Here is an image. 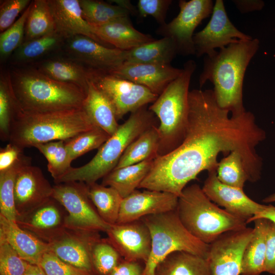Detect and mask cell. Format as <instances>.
Segmentation results:
<instances>
[{
  "mask_svg": "<svg viewBox=\"0 0 275 275\" xmlns=\"http://www.w3.org/2000/svg\"><path fill=\"white\" fill-rule=\"evenodd\" d=\"M62 206L51 198L26 216L17 220L22 229L41 240L48 242L65 228V217Z\"/></svg>",
  "mask_w": 275,
  "mask_h": 275,
  "instance_id": "7402d4cb",
  "label": "cell"
},
{
  "mask_svg": "<svg viewBox=\"0 0 275 275\" xmlns=\"http://www.w3.org/2000/svg\"><path fill=\"white\" fill-rule=\"evenodd\" d=\"M253 38L238 30L229 19L222 0H216L211 17L205 27L194 34L193 41L195 55L210 56L230 44Z\"/></svg>",
  "mask_w": 275,
  "mask_h": 275,
  "instance_id": "7c38bea8",
  "label": "cell"
},
{
  "mask_svg": "<svg viewBox=\"0 0 275 275\" xmlns=\"http://www.w3.org/2000/svg\"><path fill=\"white\" fill-rule=\"evenodd\" d=\"M157 127H150L133 141L125 149L115 169L156 158L159 142Z\"/></svg>",
  "mask_w": 275,
  "mask_h": 275,
  "instance_id": "4dcf8cb0",
  "label": "cell"
},
{
  "mask_svg": "<svg viewBox=\"0 0 275 275\" xmlns=\"http://www.w3.org/2000/svg\"><path fill=\"white\" fill-rule=\"evenodd\" d=\"M259 218H266L275 224V206L270 204L266 205L263 210L255 214L246 223L248 224Z\"/></svg>",
  "mask_w": 275,
  "mask_h": 275,
  "instance_id": "816d5d0a",
  "label": "cell"
},
{
  "mask_svg": "<svg viewBox=\"0 0 275 275\" xmlns=\"http://www.w3.org/2000/svg\"><path fill=\"white\" fill-rule=\"evenodd\" d=\"M22 149L9 143L0 150V172L6 171L13 167L21 158Z\"/></svg>",
  "mask_w": 275,
  "mask_h": 275,
  "instance_id": "c3c4849f",
  "label": "cell"
},
{
  "mask_svg": "<svg viewBox=\"0 0 275 275\" xmlns=\"http://www.w3.org/2000/svg\"><path fill=\"white\" fill-rule=\"evenodd\" d=\"M53 186L41 169L27 163L18 171L14 197L17 220L26 216L52 198Z\"/></svg>",
  "mask_w": 275,
  "mask_h": 275,
  "instance_id": "9a60e30c",
  "label": "cell"
},
{
  "mask_svg": "<svg viewBox=\"0 0 275 275\" xmlns=\"http://www.w3.org/2000/svg\"><path fill=\"white\" fill-rule=\"evenodd\" d=\"M265 203H271L275 202V194H272L266 197L263 200Z\"/></svg>",
  "mask_w": 275,
  "mask_h": 275,
  "instance_id": "11a10c76",
  "label": "cell"
},
{
  "mask_svg": "<svg viewBox=\"0 0 275 275\" xmlns=\"http://www.w3.org/2000/svg\"><path fill=\"white\" fill-rule=\"evenodd\" d=\"M144 268L140 261L122 259L108 275H144Z\"/></svg>",
  "mask_w": 275,
  "mask_h": 275,
  "instance_id": "681fc988",
  "label": "cell"
},
{
  "mask_svg": "<svg viewBox=\"0 0 275 275\" xmlns=\"http://www.w3.org/2000/svg\"><path fill=\"white\" fill-rule=\"evenodd\" d=\"M265 272L275 274V224L270 220L266 237Z\"/></svg>",
  "mask_w": 275,
  "mask_h": 275,
  "instance_id": "7dc6e473",
  "label": "cell"
},
{
  "mask_svg": "<svg viewBox=\"0 0 275 275\" xmlns=\"http://www.w3.org/2000/svg\"><path fill=\"white\" fill-rule=\"evenodd\" d=\"M46 275H94L59 258L49 250L42 256L38 264Z\"/></svg>",
  "mask_w": 275,
  "mask_h": 275,
  "instance_id": "ee69618b",
  "label": "cell"
},
{
  "mask_svg": "<svg viewBox=\"0 0 275 275\" xmlns=\"http://www.w3.org/2000/svg\"><path fill=\"white\" fill-rule=\"evenodd\" d=\"M151 237V251L144 275H155L158 264L170 254L184 251L208 259L209 244L191 235L184 227L176 209L141 218Z\"/></svg>",
  "mask_w": 275,
  "mask_h": 275,
  "instance_id": "ba28073f",
  "label": "cell"
},
{
  "mask_svg": "<svg viewBox=\"0 0 275 275\" xmlns=\"http://www.w3.org/2000/svg\"><path fill=\"white\" fill-rule=\"evenodd\" d=\"M29 264L0 235V275H23Z\"/></svg>",
  "mask_w": 275,
  "mask_h": 275,
  "instance_id": "7bdbcfd3",
  "label": "cell"
},
{
  "mask_svg": "<svg viewBox=\"0 0 275 275\" xmlns=\"http://www.w3.org/2000/svg\"><path fill=\"white\" fill-rule=\"evenodd\" d=\"M217 177L223 183L243 189L249 177L244 159L237 151H232L218 162L216 169Z\"/></svg>",
  "mask_w": 275,
  "mask_h": 275,
  "instance_id": "f35d334b",
  "label": "cell"
},
{
  "mask_svg": "<svg viewBox=\"0 0 275 275\" xmlns=\"http://www.w3.org/2000/svg\"><path fill=\"white\" fill-rule=\"evenodd\" d=\"M176 211L186 229L208 244L225 233L246 227V221L219 208L197 184L184 188L178 197Z\"/></svg>",
  "mask_w": 275,
  "mask_h": 275,
  "instance_id": "52a82bcc",
  "label": "cell"
},
{
  "mask_svg": "<svg viewBox=\"0 0 275 275\" xmlns=\"http://www.w3.org/2000/svg\"><path fill=\"white\" fill-rule=\"evenodd\" d=\"M47 160L48 172L56 182L71 168L73 160L65 141H55L39 144L34 146Z\"/></svg>",
  "mask_w": 275,
  "mask_h": 275,
  "instance_id": "74e56055",
  "label": "cell"
},
{
  "mask_svg": "<svg viewBox=\"0 0 275 275\" xmlns=\"http://www.w3.org/2000/svg\"><path fill=\"white\" fill-rule=\"evenodd\" d=\"M111 136L99 127H95L65 141L72 160L91 150L99 149Z\"/></svg>",
  "mask_w": 275,
  "mask_h": 275,
  "instance_id": "ab89813d",
  "label": "cell"
},
{
  "mask_svg": "<svg viewBox=\"0 0 275 275\" xmlns=\"http://www.w3.org/2000/svg\"><path fill=\"white\" fill-rule=\"evenodd\" d=\"M178 197L170 193L146 189L134 190L123 198L116 223L122 224L177 209Z\"/></svg>",
  "mask_w": 275,
  "mask_h": 275,
  "instance_id": "ac0fdd59",
  "label": "cell"
},
{
  "mask_svg": "<svg viewBox=\"0 0 275 275\" xmlns=\"http://www.w3.org/2000/svg\"><path fill=\"white\" fill-rule=\"evenodd\" d=\"M35 68L54 80L74 85L86 91L95 71L67 57L44 60Z\"/></svg>",
  "mask_w": 275,
  "mask_h": 275,
  "instance_id": "d4e9b609",
  "label": "cell"
},
{
  "mask_svg": "<svg viewBox=\"0 0 275 275\" xmlns=\"http://www.w3.org/2000/svg\"><path fill=\"white\" fill-rule=\"evenodd\" d=\"M182 71L171 64L124 62L108 74L143 86L159 96Z\"/></svg>",
  "mask_w": 275,
  "mask_h": 275,
  "instance_id": "ffe728a7",
  "label": "cell"
},
{
  "mask_svg": "<svg viewBox=\"0 0 275 275\" xmlns=\"http://www.w3.org/2000/svg\"><path fill=\"white\" fill-rule=\"evenodd\" d=\"M259 47L258 39L239 40L204 59L199 78L200 87L207 80L211 82L218 105L232 114L245 111L242 99L244 74Z\"/></svg>",
  "mask_w": 275,
  "mask_h": 275,
  "instance_id": "7a4b0ae2",
  "label": "cell"
},
{
  "mask_svg": "<svg viewBox=\"0 0 275 275\" xmlns=\"http://www.w3.org/2000/svg\"><path fill=\"white\" fill-rule=\"evenodd\" d=\"M56 25V31L66 40L82 35L108 47L84 19L79 0H47Z\"/></svg>",
  "mask_w": 275,
  "mask_h": 275,
  "instance_id": "44dd1931",
  "label": "cell"
},
{
  "mask_svg": "<svg viewBox=\"0 0 275 275\" xmlns=\"http://www.w3.org/2000/svg\"><path fill=\"white\" fill-rule=\"evenodd\" d=\"M87 185L89 196L100 216L109 225L116 224L123 198L112 187L96 182Z\"/></svg>",
  "mask_w": 275,
  "mask_h": 275,
  "instance_id": "d6a6232c",
  "label": "cell"
},
{
  "mask_svg": "<svg viewBox=\"0 0 275 275\" xmlns=\"http://www.w3.org/2000/svg\"><path fill=\"white\" fill-rule=\"evenodd\" d=\"M177 54V48L173 41L168 37H162L125 51L124 62L171 64Z\"/></svg>",
  "mask_w": 275,
  "mask_h": 275,
  "instance_id": "f546056e",
  "label": "cell"
},
{
  "mask_svg": "<svg viewBox=\"0 0 275 275\" xmlns=\"http://www.w3.org/2000/svg\"><path fill=\"white\" fill-rule=\"evenodd\" d=\"M0 235L29 264L38 265L43 254L49 251L47 242L1 215Z\"/></svg>",
  "mask_w": 275,
  "mask_h": 275,
  "instance_id": "603a6c76",
  "label": "cell"
},
{
  "mask_svg": "<svg viewBox=\"0 0 275 275\" xmlns=\"http://www.w3.org/2000/svg\"><path fill=\"white\" fill-rule=\"evenodd\" d=\"M31 162V158L23 154L10 169L0 172V215L7 219L16 222L17 213L14 197L16 176L20 168Z\"/></svg>",
  "mask_w": 275,
  "mask_h": 275,
  "instance_id": "d590c367",
  "label": "cell"
},
{
  "mask_svg": "<svg viewBox=\"0 0 275 275\" xmlns=\"http://www.w3.org/2000/svg\"><path fill=\"white\" fill-rule=\"evenodd\" d=\"M62 48L67 58L107 73L125 62V51L106 47L85 36L66 39Z\"/></svg>",
  "mask_w": 275,
  "mask_h": 275,
  "instance_id": "5bb4252c",
  "label": "cell"
},
{
  "mask_svg": "<svg viewBox=\"0 0 275 275\" xmlns=\"http://www.w3.org/2000/svg\"><path fill=\"white\" fill-rule=\"evenodd\" d=\"M83 109L93 123L110 136L117 130L120 125L114 108L92 80L88 84Z\"/></svg>",
  "mask_w": 275,
  "mask_h": 275,
  "instance_id": "484cf974",
  "label": "cell"
},
{
  "mask_svg": "<svg viewBox=\"0 0 275 275\" xmlns=\"http://www.w3.org/2000/svg\"><path fill=\"white\" fill-rule=\"evenodd\" d=\"M217 104L212 90H193L188 94V122L181 144L156 157L139 188L180 196L186 184L203 171H216L221 152H239L251 182L260 178L262 161L256 147L265 133L253 114H232Z\"/></svg>",
  "mask_w": 275,
  "mask_h": 275,
  "instance_id": "6da1fadb",
  "label": "cell"
},
{
  "mask_svg": "<svg viewBox=\"0 0 275 275\" xmlns=\"http://www.w3.org/2000/svg\"><path fill=\"white\" fill-rule=\"evenodd\" d=\"M196 68L194 61H187L181 74L148 108L159 121L158 156L175 149L184 138L188 122L189 86Z\"/></svg>",
  "mask_w": 275,
  "mask_h": 275,
  "instance_id": "8992f818",
  "label": "cell"
},
{
  "mask_svg": "<svg viewBox=\"0 0 275 275\" xmlns=\"http://www.w3.org/2000/svg\"><path fill=\"white\" fill-rule=\"evenodd\" d=\"M52 198L65 209L67 228L105 232L110 225L98 213L88 192L87 185L81 182H68L53 186Z\"/></svg>",
  "mask_w": 275,
  "mask_h": 275,
  "instance_id": "9c48e42d",
  "label": "cell"
},
{
  "mask_svg": "<svg viewBox=\"0 0 275 275\" xmlns=\"http://www.w3.org/2000/svg\"><path fill=\"white\" fill-rule=\"evenodd\" d=\"M94 275H96V274H94Z\"/></svg>",
  "mask_w": 275,
  "mask_h": 275,
  "instance_id": "9f6ffc18",
  "label": "cell"
},
{
  "mask_svg": "<svg viewBox=\"0 0 275 275\" xmlns=\"http://www.w3.org/2000/svg\"><path fill=\"white\" fill-rule=\"evenodd\" d=\"M252 236L244 250L241 275H259L265 271L266 237L269 220L255 219Z\"/></svg>",
  "mask_w": 275,
  "mask_h": 275,
  "instance_id": "4316f807",
  "label": "cell"
},
{
  "mask_svg": "<svg viewBox=\"0 0 275 275\" xmlns=\"http://www.w3.org/2000/svg\"><path fill=\"white\" fill-rule=\"evenodd\" d=\"M20 107L12 88L10 72H2L0 78V137L9 139L10 128Z\"/></svg>",
  "mask_w": 275,
  "mask_h": 275,
  "instance_id": "e575fe53",
  "label": "cell"
},
{
  "mask_svg": "<svg viewBox=\"0 0 275 275\" xmlns=\"http://www.w3.org/2000/svg\"><path fill=\"white\" fill-rule=\"evenodd\" d=\"M95 127L83 108L43 113L20 108L12 122L9 141L23 150L39 144L67 141Z\"/></svg>",
  "mask_w": 275,
  "mask_h": 275,
  "instance_id": "277c9868",
  "label": "cell"
},
{
  "mask_svg": "<svg viewBox=\"0 0 275 275\" xmlns=\"http://www.w3.org/2000/svg\"><path fill=\"white\" fill-rule=\"evenodd\" d=\"M65 39L56 31L40 38L23 42L12 54L14 64L35 61L62 48Z\"/></svg>",
  "mask_w": 275,
  "mask_h": 275,
  "instance_id": "1f68e13d",
  "label": "cell"
},
{
  "mask_svg": "<svg viewBox=\"0 0 275 275\" xmlns=\"http://www.w3.org/2000/svg\"><path fill=\"white\" fill-rule=\"evenodd\" d=\"M247 228L225 233L209 244L208 257L212 275H239L245 248L253 234Z\"/></svg>",
  "mask_w": 275,
  "mask_h": 275,
  "instance_id": "4fadbf2b",
  "label": "cell"
},
{
  "mask_svg": "<svg viewBox=\"0 0 275 275\" xmlns=\"http://www.w3.org/2000/svg\"><path fill=\"white\" fill-rule=\"evenodd\" d=\"M107 239L124 260L147 262L151 251L150 231L139 220L111 225L106 232Z\"/></svg>",
  "mask_w": 275,
  "mask_h": 275,
  "instance_id": "e0dca14e",
  "label": "cell"
},
{
  "mask_svg": "<svg viewBox=\"0 0 275 275\" xmlns=\"http://www.w3.org/2000/svg\"><path fill=\"white\" fill-rule=\"evenodd\" d=\"M202 188L211 201L246 222L255 214L263 210L266 206L250 198L243 189L222 183L217 178L216 171L208 172Z\"/></svg>",
  "mask_w": 275,
  "mask_h": 275,
  "instance_id": "d6986e66",
  "label": "cell"
},
{
  "mask_svg": "<svg viewBox=\"0 0 275 275\" xmlns=\"http://www.w3.org/2000/svg\"><path fill=\"white\" fill-rule=\"evenodd\" d=\"M99 232L66 228L48 242L49 250L66 263L95 273L92 253L94 244L101 238Z\"/></svg>",
  "mask_w": 275,
  "mask_h": 275,
  "instance_id": "2e32d148",
  "label": "cell"
},
{
  "mask_svg": "<svg viewBox=\"0 0 275 275\" xmlns=\"http://www.w3.org/2000/svg\"><path fill=\"white\" fill-rule=\"evenodd\" d=\"M30 0H5L0 5V31L3 32L10 27L19 14L30 5Z\"/></svg>",
  "mask_w": 275,
  "mask_h": 275,
  "instance_id": "f6af8a7d",
  "label": "cell"
},
{
  "mask_svg": "<svg viewBox=\"0 0 275 275\" xmlns=\"http://www.w3.org/2000/svg\"><path fill=\"white\" fill-rule=\"evenodd\" d=\"M154 159L115 169L102 178L101 184L114 188L124 198L139 188L150 172Z\"/></svg>",
  "mask_w": 275,
  "mask_h": 275,
  "instance_id": "f1b7e54d",
  "label": "cell"
},
{
  "mask_svg": "<svg viewBox=\"0 0 275 275\" xmlns=\"http://www.w3.org/2000/svg\"><path fill=\"white\" fill-rule=\"evenodd\" d=\"M23 275H46L41 267L36 264H29Z\"/></svg>",
  "mask_w": 275,
  "mask_h": 275,
  "instance_id": "db71d44e",
  "label": "cell"
},
{
  "mask_svg": "<svg viewBox=\"0 0 275 275\" xmlns=\"http://www.w3.org/2000/svg\"><path fill=\"white\" fill-rule=\"evenodd\" d=\"M155 275H212L207 259L184 251L173 252L157 265Z\"/></svg>",
  "mask_w": 275,
  "mask_h": 275,
  "instance_id": "83f0119b",
  "label": "cell"
},
{
  "mask_svg": "<svg viewBox=\"0 0 275 275\" xmlns=\"http://www.w3.org/2000/svg\"><path fill=\"white\" fill-rule=\"evenodd\" d=\"M79 2L83 18L92 27L104 25L130 14L117 5L102 1L79 0Z\"/></svg>",
  "mask_w": 275,
  "mask_h": 275,
  "instance_id": "8d00e7d4",
  "label": "cell"
},
{
  "mask_svg": "<svg viewBox=\"0 0 275 275\" xmlns=\"http://www.w3.org/2000/svg\"><path fill=\"white\" fill-rule=\"evenodd\" d=\"M171 0H139L137 5L138 13L140 17H153L160 25H163L167 12L171 4Z\"/></svg>",
  "mask_w": 275,
  "mask_h": 275,
  "instance_id": "bcb514c9",
  "label": "cell"
},
{
  "mask_svg": "<svg viewBox=\"0 0 275 275\" xmlns=\"http://www.w3.org/2000/svg\"><path fill=\"white\" fill-rule=\"evenodd\" d=\"M111 2L116 4V5L122 7L127 11L129 14H134L138 13V10L133 7L129 1L126 0H112Z\"/></svg>",
  "mask_w": 275,
  "mask_h": 275,
  "instance_id": "f5cc1de1",
  "label": "cell"
},
{
  "mask_svg": "<svg viewBox=\"0 0 275 275\" xmlns=\"http://www.w3.org/2000/svg\"><path fill=\"white\" fill-rule=\"evenodd\" d=\"M122 260L120 254L107 238H101L94 244L92 260L95 274L108 275Z\"/></svg>",
  "mask_w": 275,
  "mask_h": 275,
  "instance_id": "60d3db41",
  "label": "cell"
},
{
  "mask_svg": "<svg viewBox=\"0 0 275 275\" xmlns=\"http://www.w3.org/2000/svg\"><path fill=\"white\" fill-rule=\"evenodd\" d=\"M92 28L94 33L104 42L111 47L124 51L131 50L155 40L151 35L136 30L129 16Z\"/></svg>",
  "mask_w": 275,
  "mask_h": 275,
  "instance_id": "cb8c5ba5",
  "label": "cell"
},
{
  "mask_svg": "<svg viewBox=\"0 0 275 275\" xmlns=\"http://www.w3.org/2000/svg\"><path fill=\"white\" fill-rule=\"evenodd\" d=\"M178 4V15L170 22L160 25L156 32L173 41L178 54L195 55L194 32L202 21L212 14L213 2L211 0H180Z\"/></svg>",
  "mask_w": 275,
  "mask_h": 275,
  "instance_id": "30bf717a",
  "label": "cell"
},
{
  "mask_svg": "<svg viewBox=\"0 0 275 275\" xmlns=\"http://www.w3.org/2000/svg\"><path fill=\"white\" fill-rule=\"evenodd\" d=\"M56 31V25L47 0L31 2L26 19L23 42L37 39Z\"/></svg>",
  "mask_w": 275,
  "mask_h": 275,
  "instance_id": "836d02e7",
  "label": "cell"
},
{
  "mask_svg": "<svg viewBox=\"0 0 275 275\" xmlns=\"http://www.w3.org/2000/svg\"><path fill=\"white\" fill-rule=\"evenodd\" d=\"M92 80L111 102L118 120L158 97L143 86L101 71H95Z\"/></svg>",
  "mask_w": 275,
  "mask_h": 275,
  "instance_id": "8fae6325",
  "label": "cell"
},
{
  "mask_svg": "<svg viewBox=\"0 0 275 275\" xmlns=\"http://www.w3.org/2000/svg\"><path fill=\"white\" fill-rule=\"evenodd\" d=\"M156 117L147 105L131 113L89 162L80 167H72L56 184L72 181L91 184L103 178L116 168L125 149L133 141L147 129L156 125Z\"/></svg>",
  "mask_w": 275,
  "mask_h": 275,
  "instance_id": "5b68a950",
  "label": "cell"
},
{
  "mask_svg": "<svg viewBox=\"0 0 275 275\" xmlns=\"http://www.w3.org/2000/svg\"><path fill=\"white\" fill-rule=\"evenodd\" d=\"M12 88L20 109L43 113L79 109L87 91L77 86L54 80L35 67L10 71Z\"/></svg>",
  "mask_w": 275,
  "mask_h": 275,
  "instance_id": "3957f363",
  "label": "cell"
},
{
  "mask_svg": "<svg viewBox=\"0 0 275 275\" xmlns=\"http://www.w3.org/2000/svg\"><path fill=\"white\" fill-rule=\"evenodd\" d=\"M232 2L242 13L261 10L264 6V3L260 0H234Z\"/></svg>",
  "mask_w": 275,
  "mask_h": 275,
  "instance_id": "f907efd6",
  "label": "cell"
},
{
  "mask_svg": "<svg viewBox=\"0 0 275 275\" xmlns=\"http://www.w3.org/2000/svg\"><path fill=\"white\" fill-rule=\"evenodd\" d=\"M31 3L16 21L0 34V56L1 60L7 59L23 43L26 19Z\"/></svg>",
  "mask_w": 275,
  "mask_h": 275,
  "instance_id": "b9f144b4",
  "label": "cell"
}]
</instances>
